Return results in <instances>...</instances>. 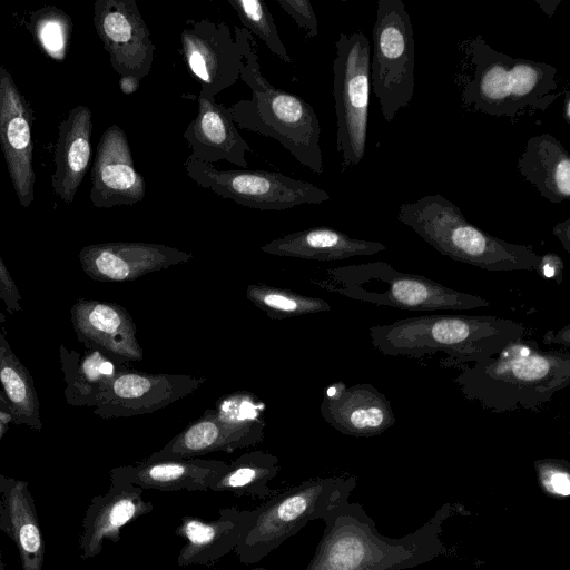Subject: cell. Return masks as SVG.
<instances>
[{
	"label": "cell",
	"instance_id": "cell-10",
	"mask_svg": "<svg viewBox=\"0 0 570 570\" xmlns=\"http://www.w3.org/2000/svg\"><path fill=\"white\" fill-rule=\"evenodd\" d=\"M184 169L199 187L259 210L320 205L331 199L330 194L318 186L277 171L219 169L190 155L184 161Z\"/></svg>",
	"mask_w": 570,
	"mask_h": 570
},
{
	"label": "cell",
	"instance_id": "cell-6",
	"mask_svg": "<svg viewBox=\"0 0 570 570\" xmlns=\"http://www.w3.org/2000/svg\"><path fill=\"white\" fill-rule=\"evenodd\" d=\"M312 283L355 301L404 311H468L490 306L484 297L400 272L386 262L328 268Z\"/></svg>",
	"mask_w": 570,
	"mask_h": 570
},
{
	"label": "cell",
	"instance_id": "cell-19",
	"mask_svg": "<svg viewBox=\"0 0 570 570\" xmlns=\"http://www.w3.org/2000/svg\"><path fill=\"white\" fill-rule=\"evenodd\" d=\"M70 317L76 336L86 348L122 364L142 361L136 324L121 305L79 298L70 308Z\"/></svg>",
	"mask_w": 570,
	"mask_h": 570
},
{
	"label": "cell",
	"instance_id": "cell-35",
	"mask_svg": "<svg viewBox=\"0 0 570 570\" xmlns=\"http://www.w3.org/2000/svg\"><path fill=\"white\" fill-rule=\"evenodd\" d=\"M32 31L47 55L56 60L65 58L72 31L69 16L55 7L43 8L32 20Z\"/></svg>",
	"mask_w": 570,
	"mask_h": 570
},
{
	"label": "cell",
	"instance_id": "cell-43",
	"mask_svg": "<svg viewBox=\"0 0 570 570\" xmlns=\"http://www.w3.org/2000/svg\"><path fill=\"white\" fill-rule=\"evenodd\" d=\"M541 10L552 18L561 0H535Z\"/></svg>",
	"mask_w": 570,
	"mask_h": 570
},
{
	"label": "cell",
	"instance_id": "cell-23",
	"mask_svg": "<svg viewBox=\"0 0 570 570\" xmlns=\"http://www.w3.org/2000/svg\"><path fill=\"white\" fill-rule=\"evenodd\" d=\"M92 112L87 106L70 109L58 126L51 186L71 204L87 173L91 156Z\"/></svg>",
	"mask_w": 570,
	"mask_h": 570
},
{
	"label": "cell",
	"instance_id": "cell-46",
	"mask_svg": "<svg viewBox=\"0 0 570 570\" xmlns=\"http://www.w3.org/2000/svg\"><path fill=\"white\" fill-rule=\"evenodd\" d=\"M0 570H4V563H3V559H2L1 549H0Z\"/></svg>",
	"mask_w": 570,
	"mask_h": 570
},
{
	"label": "cell",
	"instance_id": "cell-2",
	"mask_svg": "<svg viewBox=\"0 0 570 570\" xmlns=\"http://www.w3.org/2000/svg\"><path fill=\"white\" fill-rule=\"evenodd\" d=\"M383 355L422 358L442 353L443 367H459L499 354L524 338L523 324L494 315H423L368 328Z\"/></svg>",
	"mask_w": 570,
	"mask_h": 570
},
{
	"label": "cell",
	"instance_id": "cell-32",
	"mask_svg": "<svg viewBox=\"0 0 570 570\" xmlns=\"http://www.w3.org/2000/svg\"><path fill=\"white\" fill-rule=\"evenodd\" d=\"M246 298L273 320L315 314L331 309V305L322 298L305 296L293 291L264 284L248 285Z\"/></svg>",
	"mask_w": 570,
	"mask_h": 570
},
{
	"label": "cell",
	"instance_id": "cell-3",
	"mask_svg": "<svg viewBox=\"0 0 570 570\" xmlns=\"http://www.w3.org/2000/svg\"><path fill=\"white\" fill-rule=\"evenodd\" d=\"M234 30L243 52L240 79L250 97L227 107L233 121L242 129L275 139L301 165L323 174L321 125L314 108L302 97L275 88L262 73L254 36L243 27Z\"/></svg>",
	"mask_w": 570,
	"mask_h": 570
},
{
	"label": "cell",
	"instance_id": "cell-44",
	"mask_svg": "<svg viewBox=\"0 0 570 570\" xmlns=\"http://www.w3.org/2000/svg\"><path fill=\"white\" fill-rule=\"evenodd\" d=\"M11 415L12 413L9 402L2 390H0V419L3 421H11Z\"/></svg>",
	"mask_w": 570,
	"mask_h": 570
},
{
	"label": "cell",
	"instance_id": "cell-5",
	"mask_svg": "<svg viewBox=\"0 0 570 570\" xmlns=\"http://www.w3.org/2000/svg\"><path fill=\"white\" fill-rule=\"evenodd\" d=\"M468 55L473 71L462 101L471 110L514 118L528 109L546 110L561 95L549 63L497 51L480 36L469 42Z\"/></svg>",
	"mask_w": 570,
	"mask_h": 570
},
{
	"label": "cell",
	"instance_id": "cell-29",
	"mask_svg": "<svg viewBox=\"0 0 570 570\" xmlns=\"http://www.w3.org/2000/svg\"><path fill=\"white\" fill-rule=\"evenodd\" d=\"M252 445L247 436L225 425L214 409H208L146 459H194L216 451L233 452Z\"/></svg>",
	"mask_w": 570,
	"mask_h": 570
},
{
	"label": "cell",
	"instance_id": "cell-27",
	"mask_svg": "<svg viewBox=\"0 0 570 570\" xmlns=\"http://www.w3.org/2000/svg\"><path fill=\"white\" fill-rule=\"evenodd\" d=\"M517 170L548 202L561 204L570 199V156L554 136L544 132L530 137Z\"/></svg>",
	"mask_w": 570,
	"mask_h": 570
},
{
	"label": "cell",
	"instance_id": "cell-16",
	"mask_svg": "<svg viewBox=\"0 0 570 570\" xmlns=\"http://www.w3.org/2000/svg\"><path fill=\"white\" fill-rule=\"evenodd\" d=\"M87 276L98 282H126L194 259V255L164 244L109 242L79 252Z\"/></svg>",
	"mask_w": 570,
	"mask_h": 570
},
{
	"label": "cell",
	"instance_id": "cell-15",
	"mask_svg": "<svg viewBox=\"0 0 570 570\" xmlns=\"http://www.w3.org/2000/svg\"><path fill=\"white\" fill-rule=\"evenodd\" d=\"M32 114L11 73L0 65V148L19 204L35 199Z\"/></svg>",
	"mask_w": 570,
	"mask_h": 570
},
{
	"label": "cell",
	"instance_id": "cell-41",
	"mask_svg": "<svg viewBox=\"0 0 570 570\" xmlns=\"http://www.w3.org/2000/svg\"><path fill=\"white\" fill-rule=\"evenodd\" d=\"M570 326L566 325L561 331L558 332H547L543 336V342L546 344H563L567 347L570 346Z\"/></svg>",
	"mask_w": 570,
	"mask_h": 570
},
{
	"label": "cell",
	"instance_id": "cell-8",
	"mask_svg": "<svg viewBox=\"0 0 570 570\" xmlns=\"http://www.w3.org/2000/svg\"><path fill=\"white\" fill-rule=\"evenodd\" d=\"M371 45V89L391 124L414 94V33L401 0H379Z\"/></svg>",
	"mask_w": 570,
	"mask_h": 570
},
{
	"label": "cell",
	"instance_id": "cell-47",
	"mask_svg": "<svg viewBox=\"0 0 570 570\" xmlns=\"http://www.w3.org/2000/svg\"><path fill=\"white\" fill-rule=\"evenodd\" d=\"M6 322V315L0 311V325Z\"/></svg>",
	"mask_w": 570,
	"mask_h": 570
},
{
	"label": "cell",
	"instance_id": "cell-33",
	"mask_svg": "<svg viewBox=\"0 0 570 570\" xmlns=\"http://www.w3.org/2000/svg\"><path fill=\"white\" fill-rule=\"evenodd\" d=\"M214 412L225 425L247 436L254 445L263 441L264 403L256 395L244 391L223 395Z\"/></svg>",
	"mask_w": 570,
	"mask_h": 570
},
{
	"label": "cell",
	"instance_id": "cell-38",
	"mask_svg": "<svg viewBox=\"0 0 570 570\" xmlns=\"http://www.w3.org/2000/svg\"><path fill=\"white\" fill-rule=\"evenodd\" d=\"M0 299L11 314L21 311V295L0 255Z\"/></svg>",
	"mask_w": 570,
	"mask_h": 570
},
{
	"label": "cell",
	"instance_id": "cell-36",
	"mask_svg": "<svg viewBox=\"0 0 570 570\" xmlns=\"http://www.w3.org/2000/svg\"><path fill=\"white\" fill-rule=\"evenodd\" d=\"M281 8L302 29L306 38L318 35V22L309 0H276Z\"/></svg>",
	"mask_w": 570,
	"mask_h": 570
},
{
	"label": "cell",
	"instance_id": "cell-9",
	"mask_svg": "<svg viewBox=\"0 0 570 570\" xmlns=\"http://www.w3.org/2000/svg\"><path fill=\"white\" fill-rule=\"evenodd\" d=\"M333 97L336 115V149L342 170L365 156L371 92V43L357 31L341 32L335 41Z\"/></svg>",
	"mask_w": 570,
	"mask_h": 570
},
{
	"label": "cell",
	"instance_id": "cell-30",
	"mask_svg": "<svg viewBox=\"0 0 570 570\" xmlns=\"http://www.w3.org/2000/svg\"><path fill=\"white\" fill-rule=\"evenodd\" d=\"M281 470L276 455L263 450L246 452L226 464L209 484L208 490L232 492L236 497L248 495L266 499L274 494L268 487Z\"/></svg>",
	"mask_w": 570,
	"mask_h": 570
},
{
	"label": "cell",
	"instance_id": "cell-18",
	"mask_svg": "<svg viewBox=\"0 0 570 570\" xmlns=\"http://www.w3.org/2000/svg\"><path fill=\"white\" fill-rule=\"evenodd\" d=\"M90 177L89 199L97 208L132 206L146 197V181L135 168L127 135L118 125L101 135Z\"/></svg>",
	"mask_w": 570,
	"mask_h": 570
},
{
	"label": "cell",
	"instance_id": "cell-39",
	"mask_svg": "<svg viewBox=\"0 0 570 570\" xmlns=\"http://www.w3.org/2000/svg\"><path fill=\"white\" fill-rule=\"evenodd\" d=\"M563 262L554 253H547L539 256L535 272L544 278H553L558 284L562 282Z\"/></svg>",
	"mask_w": 570,
	"mask_h": 570
},
{
	"label": "cell",
	"instance_id": "cell-13",
	"mask_svg": "<svg viewBox=\"0 0 570 570\" xmlns=\"http://www.w3.org/2000/svg\"><path fill=\"white\" fill-rule=\"evenodd\" d=\"M94 26L119 76H148L156 46L135 0H96Z\"/></svg>",
	"mask_w": 570,
	"mask_h": 570
},
{
	"label": "cell",
	"instance_id": "cell-26",
	"mask_svg": "<svg viewBox=\"0 0 570 570\" xmlns=\"http://www.w3.org/2000/svg\"><path fill=\"white\" fill-rule=\"evenodd\" d=\"M386 249L380 242L352 238L330 227L294 232L261 246L269 255L324 262L371 256Z\"/></svg>",
	"mask_w": 570,
	"mask_h": 570
},
{
	"label": "cell",
	"instance_id": "cell-45",
	"mask_svg": "<svg viewBox=\"0 0 570 570\" xmlns=\"http://www.w3.org/2000/svg\"><path fill=\"white\" fill-rule=\"evenodd\" d=\"M563 118L568 125H570V90L564 91L563 99Z\"/></svg>",
	"mask_w": 570,
	"mask_h": 570
},
{
	"label": "cell",
	"instance_id": "cell-40",
	"mask_svg": "<svg viewBox=\"0 0 570 570\" xmlns=\"http://www.w3.org/2000/svg\"><path fill=\"white\" fill-rule=\"evenodd\" d=\"M553 235L561 242L564 250L570 253V218L552 227Z\"/></svg>",
	"mask_w": 570,
	"mask_h": 570
},
{
	"label": "cell",
	"instance_id": "cell-20",
	"mask_svg": "<svg viewBox=\"0 0 570 570\" xmlns=\"http://www.w3.org/2000/svg\"><path fill=\"white\" fill-rule=\"evenodd\" d=\"M320 411L332 428L352 436L379 435L395 423L390 401L368 383L328 385Z\"/></svg>",
	"mask_w": 570,
	"mask_h": 570
},
{
	"label": "cell",
	"instance_id": "cell-7",
	"mask_svg": "<svg viewBox=\"0 0 570 570\" xmlns=\"http://www.w3.org/2000/svg\"><path fill=\"white\" fill-rule=\"evenodd\" d=\"M350 481L316 478L272 495L252 510V520L234 552L245 564L256 563L296 534L307 522L343 503Z\"/></svg>",
	"mask_w": 570,
	"mask_h": 570
},
{
	"label": "cell",
	"instance_id": "cell-17",
	"mask_svg": "<svg viewBox=\"0 0 570 570\" xmlns=\"http://www.w3.org/2000/svg\"><path fill=\"white\" fill-rule=\"evenodd\" d=\"M109 475L108 491L91 499L81 522L78 548L82 560L98 556L105 540L117 543L126 524L154 510L153 502L144 499L140 487L130 483L115 468Z\"/></svg>",
	"mask_w": 570,
	"mask_h": 570
},
{
	"label": "cell",
	"instance_id": "cell-37",
	"mask_svg": "<svg viewBox=\"0 0 570 570\" xmlns=\"http://www.w3.org/2000/svg\"><path fill=\"white\" fill-rule=\"evenodd\" d=\"M538 471L542 485L547 491L557 495H568L570 493L569 473L558 462H539Z\"/></svg>",
	"mask_w": 570,
	"mask_h": 570
},
{
	"label": "cell",
	"instance_id": "cell-12",
	"mask_svg": "<svg viewBox=\"0 0 570 570\" xmlns=\"http://www.w3.org/2000/svg\"><path fill=\"white\" fill-rule=\"evenodd\" d=\"M181 56L200 85V97L214 98L240 79L243 52L228 24L187 20L180 33Z\"/></svg>",
	"mask_w": 570,
	"mask_h": 570
},
{
	"label": "cell",
	"instance_id": "cell-48",
	"mask_svg": "<svg viewBox=\"0 0 570 570\" xmlns=\"http://www.w3.org/2000/svg\"><path fill=\"white\" fill-rule=\"evenodd\" d=\"M253 570H266L265 568H255Z\"/></svg>",
	"mask_w": 570,
	"mask_h": 570
},
{
	"label": "cell",
	"instance_id": "cell-21",
	"mask_svg": "<svg viewBox=\"0 0 570 570\" xmlns=\"http://www.w3.org/2000/svg\"><path fill=\"white\" fill-rule=\"evenodd\" d=\"M197 101V115L183 134L190 156L208 164L225 160L246 169L245 154L253 149L238 132L227 107L214 98L198 96Z\"/></svg>",
	"mask_w": 570,
	"mask_h": 570
},
{
	"label": "cell",
	"instance_id": "cell-1",
	"mask_svg": "<svg viewBox=\"0 0 570 570\" xmlns=\"http://www.w3.org/2000/svg\"><path fill=\"white\" fill-rule=\"evenodd\" d=\"M462 395L494 413L534 411L570 384V354L542 352L535 342L507 345L487 360L456 367Z\"/></svg>",
	"mask_w": 570,
	"mask_h": 570
},
{
	"label": "cell",
	"instance_id": "cell-28",
	"mask_svg": "<svg viewBox=\"0 0 570 570\" xmlns=\"http://www.w3.org/2000/svg\"><path fill=\"white\" fill-rule=\"evenodd\" d=\"M59 356L66 385L63 394L72 406L95 407L116 374L125 368L122 363L89 348L79 353L60 345Z\"/></svg>",
	"mask_w": 570,
	"mask_h": 570
},
{
	"label": "cell",
	"instance_id": "cell-22",
	"mask_svg": "<svg viewBox=\"0 0 570 570\" xmlns=\"http://www.w3.org/2000/svg\"><path fill=\"white\" fill-rule=\"evenodd\" d=\"M252 520V510L222 508L218 518L205 521L186 515L175 534L186 539L177 557V564L208 566L234 551Z\"/></svg>",
	"mask_w": 570,
	"mask_h": 570
},
{
	"label": "cell",
	"instance_id": "cell-31",
	"mask_svg": "<svg viewBox=\"0 0 570 570\" xmlns=\"http://www.w3.org/2000/svg\"><path fill=\"white\" fill-rule=\"evenodd\" d=\"M0 382L11 407V421L14 424L41 431L40 404L33 379L2 333H0Z\"/></svg>",
	"mask_w": 570,
	"mask_h": 570
},
{
	"label": "cell",
	"instance_id": "cell-34",
	"mask_svg": "<svg viewBox=\"0 0 570 570\" xmlns=\"http://www.w3.org/2000/svg\"><path fill=\"white\" fill-rule=\"evenodd\" d=\"M228 3L236 11L243 28L247 29L253 36L261 38L272 53L284 62H293L281 40L274 18L264 1L228 0Z\"/></svg>",
	"mask_w": 570,
	"mask_h": 570
},
{
	"label": "cell",
	"instance_id": "cell-11",
	"mask_svg": "<svg viewBox=\"0 0 570 570\" xmlns=\"http://www.w3.org/2000/svg\"><path fill=\"white\" fill-rule=\"evenodd\" d=\"M324 520V535L305 570H386L412 557V551L380 540L343 503Z\"/></svg>",
	"mask_w": 570,
	"mask_h": 570
},
{
	"label": "cell",
	"instance_id": "cell-42",
	"mask_svg": "<svg viewBox=\"0 0 570 570\" xmlns=\"http://www.w3.org/2000/svg\"><path fill=\"white\" fill-rule=\"evenodd\" d=\"M140 79L135 76H120L119 77V88L120 91L125 95H131L136 92L139 88Z\"/></svg>",
	"mask_w": 570,
	"mask_h": 570
},
{
	"label": "cell",
	"instance_id": "cell-25",
	"mask_svg": "<svg viewBox=\"0 0 570 570\" xmlns=\"http://www.w3.org/2000/svg\"><path fill=\"white\" fill-rule=\"evenodd\" d=\"M227 462L206 459H159L115 468L130 483L142 490L208 491L214 478Z\"/></svg>",
	"mask_w": 570,
	"mask_h": 570
},
{
	"label": "cell",
	"instance_id": "cell-24",
	"mask_svg": "<svg viewBox=\"0 0 570 570\" xmlns=\"http://www.w3.org/2000/svg\"><path fill=\"white\" fill-rule=\"evenodd\" d=\"M0 530L16 544L22 570H42L45 543L28 482L1 474Z\"/></svg>",
	"mask_w": 570,
	"mask_h": 570
},
{
	"label": "cell",
	"instance_id": "cell-4",
	"mask_svg": "<svg viewBox=\"0 0 570 570\" xmlns=\"http://www.w3.org/2000/svg\"><path fill=\"white\" fill-rule=\"evenodd\" d=\"M397 219L440 254L488 272L535 271L539 262L531 247L485 233L441 194L402 203Z\"/></svg>",
	"mask_w": 570,
	"mask_h": 570
},
{
	"label": "cell",
	"instance_id": "cell-14",
	"mask_svg": "<svg viewBox=\"0 0 570 570\" xmlns=\"http://www.w3.org/2000/svg\"><path fill=\"white\" fill-rule=\"evenodd\" d=\"M205 382L204 376L150 374L125 367L101 393L94 414L102 419L149 414L186 397Z\"/></svg>",
	"mask_w": 570,
	"mask_h": 570
}]
</instances>
